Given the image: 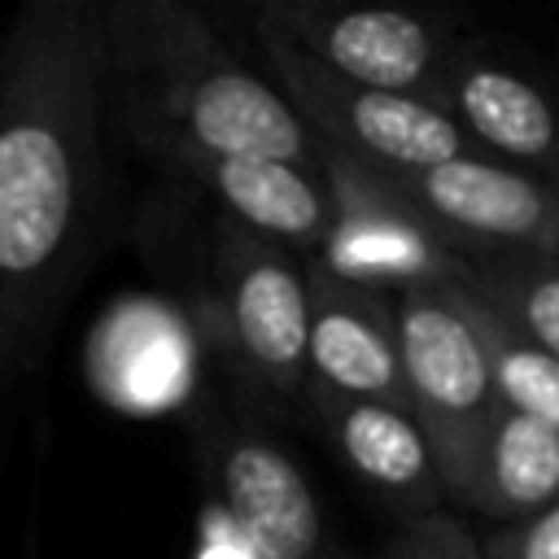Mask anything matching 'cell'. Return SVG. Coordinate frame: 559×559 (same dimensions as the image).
I'll use <instances>...</instances> for the list:
<instances>
[{"instance_id":"obj_1","label":"cell","mask_w":559,"mask_h":559,"mask_svg":"<svg viewBox=\"0 0 559 559\" xmlns=\"http://www.w3.org/2000/svg\"><path fill=\"white\" fill-rule=\"evenodd\" d=\"M100 0H26L0 31V393L44 362L109 201Z\"/></svg>"},{"instance_id":"obj_2","label":"cell","mask_w":559,"mask_h":559,"mask_svg":"<svg viewBox=\"0 0 559 559\" xmlns=\"http://www.w3.org/2000/svg\"><path fill=\"white\" fill-rule=\"evenodd\" d=\"M100 96L109 135L170 175L201 157L328 166V144L288 96L179 0H100Z\"/></svg>"},{"instance_id":"obj_3","label":"cell","mask_w":559,"mask_h":559,"mask_svg":"<svg viewBox=\"0 0 559 559\" xmlns=\"http://www.w3.org/2000/svg\"><path fill=\"white\" fill-rule=\"evenodd\" d=\"M210 319L231 371L266 402H297L310 376V280L293 253L218 214Z\"/></svg>"},{"instance_id":"obj_4","label":"cell","mask_w":559,"mask_h":559,"mask_svg":"<svg viewBox=\"0 0 559 559\" xmlns=\"http://www.w3.org/2000/svg\"><path fill=\"white\" fill-rule=\"evenodd\" d=\"M406 411L432 445L441 489H459L502 411L480 336L450 275L411 284L393 310Z\"/></svg>"},{"instance_id":"obj_5","label":"cell","mask_w":559,"mask_h":559,"mask_svg":"<svg viewBox=\"0 0 559 559\" xmlns=\"http://www.w3.org/2000/svg\"><path fill=\"white\" fill-rule=\"evenodd\" d=\"M258 44L275 74L271 83L332 153L376 175H419L467 153V131L441 105L345 83L275 35L258 31Z\"/></svg>"},{"instance_id":"obj_6","label":"cell","mask_w":559,"mask_h":559,"mask_svg":"<svg viewBox=\"0 0 559 559\" xmlns=\"http://www.w3.org/2000/svg\"><path fill=\"white\" fill-rule=\"evenodd\" d=\"M262 35L293 44L328 74L402 96H437V35L428 22L397 9H319V4H262L253 13Z\"/></svg>"},{"instance_id":"obj_7","label":"cell","mask_w":559,"mask_h":559,"mask_svg":"<svg viewBox=\"0 0 559 559\" xmlns=\"http://www.w3.org/2000/svg\"><path fill=\"white\" fill-rule=\"evenodd\" d=\"M376 175V170H371ZM424 223L454 240L559 253V183L528 179L472 153L419 175H380Z\"/></svg>"},{"instance_id":"obj_8","label":"cell","mask_w":559,"mask_h":559,"mask_svg":"<svg viewBox=\"0 0 559 559\" xmlns=\"http://www.w3.org/2000/svg\"><path fill=\"white\" fill-rule=\"evenodd\" d=\"M310 280V371L319 393L384 402L406 411L402 362H397V319L384 297L354 284L323 262L306 271Z\"/></svg>"},{"instance_id":"obj_9","label":"cell","mask_w":559,"mask_h":559,"mask_svg":"<svg viewBox=\"0 0 559 559\" xmlns=\"http://www.w3.org/2000/svg\"><path fill=\"white\" fill-rule=\"evenodd\" d=\"M218 502L249 559H314L319 502L280 445L227 437L218 445Z\"/></svg>"},{"instance_id":"obj_10","label":"cell","mask_w":559,"mask_h":559,"mask_svg":"<svg viewBox=\"0 0 559 559\" xmlns=\"http://www.w3.org/2000/svg\"><path fill=\"white\" fill-rule=\"evenodd\" d=\"M183 183L210 192L223 218L288 245L323 249L336 227V192L328 166H297L280 157H201L179 170Z\"/></svg>"},{"instance_id":"obj_11","label":"cell","mask_w":559,"mask_h":559,"mask_svg":"<svg viewBox=\"0 0 559 559\" xmlns=\"http://www.w3.org/2000/svg\"><path fill=\"white\" fill-rule=\"evenodd\" d=\"M92 380L127 411H162L188 384V345L157 301H122L92 336Z\"/></svg>"},{"instance_id":"obj_12","label":"cell","mask_w":559,"mask_h":559,"mask_svg":"<svg viewBox=\"0 0 559 559\" xmlns=\"http://www.w3.org/2000/svg\"><path fill=\"white\" fill-rule=\"evenodd\" d=\"M432 105H441L459 127L480 135L489 148L559 170V118L555 105L502 66H459L441 74Z\"/></svg>"},{"instance_id":"obj_13","label":"cell","mask_w":559,"mask_h":559,"mask_svg":"<svg viewBox=\"0 0 559 559\" xmlns=\"http://www.w3.org/2000/svg\"><path fill=\"white\" fill-rule=\"evenodd\" d=\"M454 493L507 524L550 511L559 502V428L502 406Z\"/></svg>"},{"instance_id":"obj_14","label":"cell","mask_w":559,"mask_h":559,"mask_svg":"<svg viewBox=\"0 0 559 559\" xmlns=\"http://www.w3.org/2000/svg\"><path fill=\"white\" fill-rule=\"evenodd\" d=\"M319 406L328 415V428L345 454V463L380 485L384 493L428 502L441 489L437 459L411 411L384 406V402H354L336 393H319Z\"/></svg>"},{"instance_id":"obj_15","label":"cell","mask_w":559,"mask_h":559,"mask_svg":"<svg viewBox=\"0 0 559 559\" xmlns=\"http://www.w3.org/2000/svg\"><path fill=\"white\" fill-rule=\"evenodd\" d=\"M450 284L459 288V301H463V310H467V319H472V328L480 336L498 402L507 411H520V415H533V419L559 428V358L537 349L498 310H489L480 297H472L454 275H450Z\"/></svg>"},{"instance_id":"obj_16","label":"cell","mask_w":559,"mask_h":559,"mask_svg":"<svg viewBox=\"0 0 559 559\" xmlns=\"http://www.w3.org/2000/svg\"><path fill=\"white\" fill-rule=\"evenodd\" d=\"M472 297L498 310L515 332H524L537 349L559 358V266L546 262H511L489 271L454 275Z\"/></svg>"},{"instance_id":"obj_17","label":"cell","mask_w":559,"mask_h":559,"mask_svg":"<svg viewBox=\"0 0 559 559\" xmlns=\"http://www.w3.org/2000/svg\"><path fill=\"white\" fill-rule=\"evenodd\" d=\"M389 559H485V550L459 520L419 515L397 533V542L389 546Z\"/></svg>"},{"instance_id":"obj_18","label":"cell","mask_w":559,"mask_h":559,"mask_svg":"<svg viewBox=\"0 0 559 559\" xmlns=\"http://www.w3.org/2000/svg\"><path fill=\"white\" fill-rule=\"evenodd\" d=\"M485 559H559V502L485 537Z\"/></svg>"}]
</instances>
